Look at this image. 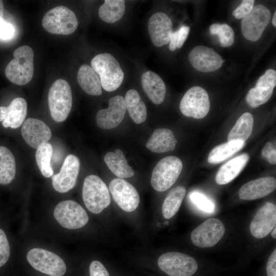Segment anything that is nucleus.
I'll list each match as a JSON object with an SVG mask.
<instances>
[{
    "label": "nucleus",
    "mask_w": 276,
    "mask_h": 276,
    "mask_svg": "<svg viewBox=\"0 0 276 276\" xmlns=\"http://www.w3.org/2000/svg\"><path fill=\"white\" fill-rule=\"evenodd\" d=\"M13 57L5 68L6 77L14 84L25 85L33 76L34 52L30 47L22 45L14 51Z\"/></svg>",
    "instance_id": "f257e3e1"
},
{
    "label": "nucleus",
    "mask_w": 276,
    "mask_h": 276,
    "mask_svg": "<svg viewBox=\"0 0 276 276\" xmlns=\"http://www.w3.org/2000/svg\"><path fill=\"white\" fill-rule=\"evenodd\" d=\"M91 66L99 77L102 88L107 91L116 90L122 84L124 75L117 59L109 53L95 56Z\"/></svg>",
    "instance_id": "f03ea898"
},
{
    "label": "nucleus",
    "mask_w": 276,
    "mask_h": 276,
    "mask_svg": "<svg viewBox=\"0 0 276 276\" xmlns=\"http://www.w3.org/2000/svg\"><path fill=\"white\" fill-rule=\"evenodd\" d=\"M48 100L52 119L57 122L64 121L72 106V90L68 83L62 79L56 80L50 88Z\"/></svg>",
    "instance_id": "7ed1b4c3"
},
{
    "label": "nucleus",
    "mask_w": 276,
    "mask_h": 276,
    "mask_svg": "<svg viewBox=\"0 0 276 276\" xmlns=\"http://www.w3.org/2000/svg\"><path fill=\"white\" fill-rule=\"evenodd\" d=\"M82 198L86 208L91 213L99 214L110 203L109 190L98 176L90 175L84 179Z\"/></svg>",
    "instance_id": "20e7f679"
},
{
    "label": "nucleus",
    "mask_w": 276,
    "mask_h": 276,
    "mask_svg": "<svg viewBox=\"0 0 276 276\" xmlns=\"http://www.w3.org/2000/svg\"><path fill=\"white\" fill-rule=\"evenodd\" d=\"M42 25L51 34L66 35L76 31L78 21L72 10L65 6H60L50 9L44 14Z\"/></svg>",
    "instance_id": "39448f33"
},
{
    "label": "nucleus",
    "mask_w": 276,
    "mask_h": 276,
    "mask_svg": "<svg viewBox=\"0 0 276 276\" xmlns=\"http://www.w3.org/2000/svg\"><path fill=\"white\" fill-rule=\"evenodd\" d=\"M182 169V163L178 157L169 156L162 158L153 170L152 187L158 192L167 190L176 182Z\"/></svg>",
    "instance_id": "423d86ee"
},
{
    "label": "nucleus",
    "mask_w": 276,
    "mask_h": 276,
    "mask_svg": "<svg viewBox=\"0 0 276 276\" xmlns=\"http://www.w3.org/2000/svg\"><path fill=\"white\" fill-rule=\"evenodd\" d=\"M157 263L160 269L170 276H192L198 269L197 263L193 257L177 252L163 254Z\"/></svg>",
    "instance_id": "0eeeda50"
},
{
    "label": "nucleus",
    "mask_w": 276,
    "mask_h": 276,
    "mask_svg": "<svg viewBox=\"0 0 276 276\" xmlns=\"http://www.w3.org/2000/svg\"><path fill=\"white\" fill-rule=\"evenodd\" d=\"M27 259L35 269L51 276H62L66 272V265L59 256L42 248L31 249Z\"/></svg>",
    "instance_id": "6e6552de"
},
{
    "label": "nucleus",
    "mask_w": 276,
    "mask_h": 276,
    "mask_svg": "<svg viewBox=\"0 0 276 276\" xmlns=\"http://www.w3.org/2000/svg\"><path fill=\"white\" fill-rule=\"evenodd\" d=\"M271 13L265 6H254L251 11L241 22V29L244 37L248 40L255 42L262 36L270 22Z\"/></svg>",
    "instance_id": "1a4fd4ad"
},
{
    "label": "nucleus",
    "mask_w": 276,
    "mask_h": 276,
    "mask_svg": "<svg viewBox=\"0 0 276 276\" xmlns=\"http://www.w3.org/2000/svg\"><path fill=\"white\" fill-rule=\"evenodd\" d=\"M180 110L185 116L200 119L205 117L210 108L207 92L201 87L190 88L185 93L180 103Z\"/></svg>",
    "instance_id": "9d476101"
},
{
    "label": "nucleus",
    "mask_w": 276,
    "mask_h": 276,
    "mask_svg": "<svg viewBox=\"0 0 276 276\" xmlns=\"http://www.w3.org/2000/svg\"><path fill=\"white\" fill-rule=\"evenodd\" d=\"M54 216L63 227L77 229L85 226L88 216L85 210L77 202L71 200L60 202L55 207Z\"/></svg>",
    "instance_id": "9b49d317"
},
{
    "label": "nucleus",
    "mask_w": 276,
    "mask_h": 276,
    "mask_svg": "<svg viewBox=\"0 0 276 276\" xmlns=\"http://www.w3.org/2000/svg\"><path fill=\"white\" fill-rule=\"evenodd\" d=\"M225 227L217 218H210L198 225L191 233V239L195 246L208 248L215 246L222 238Z\"/></svg>",
    "instance_id": "f8f14e48"
},
{
    "label": "nucleus",
    "mask_w": 276,
    "mask_h": 276,
    "mask_svg": "<svg viewBox=\"0 0 276 276\" xmlns=\"http://www.w3.org/2000/svg\"><path fill=\"white\" fill-rule=\"evenodd\" d=\"M109 189L114 201L123 211H134L139 206L140 196L135 187L122 178L112 179Z\"/></svg>",
    "instance_id": "ddd939ff"
},
{
    "label": "nucleus",
    "mask_w": 276,
    "mask_h": 276,
    "mask_svg": "<svg viewBox=\"0 0 276 276\" xmlns=\"http://www.w3.org/2000/svg\"><path fill=\"white\" fill-rule=\"evenodd\" d=\"M275 85L276 72L269 69L258 79L255 87L249 89L245 98L246 102L253 108L264 104L271 98Z\"/></svg>",
    "instance_id": "4468645a"
},
{
    "label": "nucleus",
    "mask_w": 276,
    "mask_h": 276,
    "mask_svg": "<svg viewBox=\"0 0 276 276\" xmlns=\"http://www.w3.org/2000/svg\"><path fill=\"white\" fill-rule=\"evenodd\" d=\"M80 169V160L75 155H68L65 159L60 172L52 177V186L60 193L72 189L76 182Z\"/></svg>",
    "instance_id": "2eb2a0df"
},
{
    "label": "nucleus",
    "mask_w": 276,
    "mask_h": 276,
    "mask_svg": "<svg viewBox=\"0 0 276 276\" xmlns=\"http://www.w3.org/2000/svg\"><path fill=\"white\" fill-rule=\"evenodd\" d=\"M191 64L201 72H214L224 62L221 56L212 48L202 45L194 48L188 56Z\"/></svg>",
    "instance_id": "dca6fc26"
},
{
    "label": "nucleus",
    "mask_w": 276,
    "mask_h": 276,
    "mask_svg": "<svg viewBox=\"0 0 276 276\" xmlns=\"http://www.w3.org/2000/svg\"><path fill=\"white\" fill-rule=\"evenodd\" d=\"M126 111L124 98L120 95L113 97L108 101V108L98 111L97 124L102 129L114 128L121 123Z\"/></svg>",
    "instance_id": "f3484780"
},
{
    "label": "nucleus",
    "mask_w": 276,
    "mask_h": 276,
    "mask_svg": "<svg viewBox=\"0 0 276 276\" xmlns=\"http://www.w3.org/2000/svg\"><path fill=\"white\" fill-rule=\"evenodd\" d=\"M276 225V206L267 202L257 212L250 224V231L257 238L267 236Z\"/></svg>",
    "instance_id": "a211bd4d"
},
{
    "label": "nucleus",
    "mask_w": 276,
    "mask_h": 276,
    "mask_svg": "<svg viewBox=\"0 0 276 276\" xmlns=\"http://www.w3.org/2000/svg\"><path fill=\"white\" fill-rule=\"evenodd\" d=\"M21 132L25 142L34 149L47 143L52 136L50 127L44 122L34 118L24 121Z\"/></svg>",
    "instance_id": "6ab92c4d"
},
{
    "label": "nucleus",
    "mask_w": 276,
    "mask_h": 276,
    "mask_svg": "<svg viewBox=\"0 0 276 276\" xmlns=\"http://www.w3.org/2000/svg\"><path fill=\"white\" fill-rule=\"evenodd\" d=\"M148 29L151 41L156 47H162L170 42L173 24L166 13L160 12L153 14L148 21Z\"/></svg>",
    "instance_id": "aec40b11"
},
{
    "label": "nucleus",
    "mask_w": 276,
    "mask_h": 276,
    "mask_svg": "<svg viewBox=\"0 0 276 276\" xmlns=\"http://www.w3.org/2000/svg\"><path fill=\"white\" fill-rule=\"evenodd\" d=\"M27 113L26 101L22 98H16L8 106H0V122L5 128H17L22 125Z\"/></svg>",
    "instance_id": "412c9836"
},
{
    "label": "nucleus",
    "mask_w": 276,
    "mask_h": 276,
    "mask_svg": "<svg viewBox=\"0 0 276 276\" xmlns=\"http://www.w3.org/2000/svg\"><path fill=\"white\" fill-rule=\"evenodd\" d=\"M275 188L276 180L274 177H262L243 185L239 190V196L242 200H255L268 195Z\"/></svg>",
    "instance_id": "4be33fe9"
},
{
    "label": "nucleus",
    "mask_w": 276,
    "mask_h": 276,
    "mask_svg": "<svg viewBox=\"0 0 276 276\" xmlns=\"http://www.w3.org/2000/svg\"><path fill=\"white\" fill-rule=\"evenodd\" d=\"M143 88L155 104H160L164 100L166 93V85L162 78L152 71L144 73L141 79Z\"/></svg>",
    "instance_id": "5701e85b"
},
{
    "label": "nucleus",
    "mask_w": 276,
    "mask_h": 276,
    "mask_svg": "<svg viewBox=\"0 0 276 276\" xmlns=\"http://www.w3.org/2000/svg\"><path fill=\"white\" fill-rule=\"evenodd\" d=\"M249 158L248 154L243 153L225 163L220 168L216 174V183L222 185L232 181L244 169Z\"/></svg>",
    "instance_id": "b1692460"
},
{
    "label": "nucleus",
    "mask_w": 276,
    "mask_h": 276,
    "mask_svg": "<svg viewBox=\"0 0 276 276\" xmlns=\"http://www.w3.org/2000/svg\"><path fill=\"white\" fill-rule=\"evenodd\" d=\"M177 141L173 132L166 128H158L154 130L147 141L146 147L155 153H164L174 150Z\"/></svg>",
    "instance_id": "393cba45"
},
{
    "label": "nucleus",
    "mask_w": 276,
    "mask_h": 276,
    "mask_svg": "<svg viewBox=\"0 0 276 276\" xmlns=\"http://www.w3.org/2000/svg\"><path fill=\"white\" fill-rule=\"evenodd\" d=\"M77 81L87 94L93 96L102 94V86L97 74L93 68L87 64H83L77 73Z\"/></svg>",
    "instance_id": "a878e982"
},
{
    "label": "nucleus",
    "mask_w": 276,
    "mask_h": 276,
    "mask_svg": "<svg viewBox=\"0 0 276 276\" xmlns=\"http://www.w3.org/2000/svg\"><path fill=\"white\" fill-rule=\"evenodd\" d=\"M104 160L110 171L119 178L130 177L134 174L123 152L119 149L115 150L114 152H107Z\"/></svg>",
    "instance_id": "bb28decb"
},
{
    "label": "nucleus",
    "mask_w": 276,
    "mask_h": 276,
    "mask_svg": "<svg viewBox=\"0 0 276 276\" xmlns=\"http://www.w3.org/2000/svg\"><path fill=\"white\" fill-rule=\"evenodd\" d=\"M126 109L136 124H141L147 118V108L138 92L133 89L127 91L124 99Z\"/></svg>",
    "instance_id": "cd10ccee"
},
{
    "label": "nucleus",
    "mask_w": 276,
    "mask_h": 276,
    "mask_svg": "<svg viewBox=\"0 0 276 276\" xmlns=\"http://www.w3.org/2000/svg\"><path fill=\"white\" fill-rule=\"evenodd\" d=\"M245 145V142L237 140L227 142L214 148L210 152L208 161L210 164L220 163L240 151Z\"/></svg>",
    "instance_id": "c85d7f7f"
},
{
    "label": "nucleus",
    "mask_w": 276,
    "mask_h": 276,
    "mask_svg": "<svg viewBox=\"0 0 276 276\" xmlns=\"http://www.w3.org/2000/svg\"><path fill=\"white\" fill-rule=\"evenodd\" d=\"M254 125V118L249 112H245L237 120L236 124L229 132L227 141L239 140L244 142L251 134Z\"/></svg>",
    "instance_id": "c756f323"
},
{
    "label": "nucleus",
    "mask_w": 276,
    "mask_h": 276,
    "mask_svg": "<svg viewBox=\"0 0 276 276\" xmlns=\"http://www.w3.org/2000/svg\"><path fill=\"white\" fill-rule=\"evenodd\" d=\"M15 173V160L13 154L7 147L0 146V185L10 183Z\"/></svg>",
    "instance_id": "7c9ffc66"
},
{
    "label": "nucleus",
    "mask_w": 276,
    "mask_h": 276,
    "mask_svg": "<svg viewBox=\"0 0 276 276\" xmlns=\"http://www.w3.org/2000/svg\"><path fill=\"white\" fill-rule=\"evenodd\" d=\"M125 11V2L123 0H106L100 6L98 13L100 18L105 22L113 23L123 16Z\"/></svg>",
    "instance_id": "2f4dec72"
},
{
    "label": "nucleus",
    "mask_w": 276,
    "mask_h": 276,
    "mask_svg": "<svg viewBox=\"0 0 276 276\" xmlns=\"http://www.w3.org/2000/svg\"><path fill=\"white\" fill-rule=\"evenodd\" d=\"M186 192L183 186H177L168 194L162 206V213L166 219L174 216L179 209Z\"/></svg>",
    "instance_id": "473e14b6"
},
{
    "label": "nucleus",
    "mask_w": 276,
    "mask_h": 276,
    "mask_svg": "<svg viewBox=\"0 0 276 276\" xmlns=\"http://www.w3.org/2000/svg\"><path fill=\"white\" fill-rule=\"evenodd\" d=\"M53 154L52 145L47 142L37 149L35 159L38 167L42 175L45 177H50L54 173L51 159Z\"/></svg>",
    "instance_id": "72a5a7b5"
},
{
    "label": "nucleus",
    "mask_w": 276,
    "mask_h": 276,
    "mask_svg": "<svg viewBox=\"0 0 276 276\" xmlns=\"http://www.w3.org/2000/svg\"><path fill=\"white\" fill-rule=\"evenodd\" d=\"M192 202L200 211L206 213H212L215 210L214 203L206 196L197 191L190 194Z\"/></svg>",
    "instance_id": "f704fd0d"
},
{
    "label": "nucleus",
    "mask_w": 276,
    "mask_h": 276,
    "mask_svg": "<svg viewBox=\"0 0 276 276\" xmlns=\"http://www.w3.org/2000/svg\"><path fill=\"white\" fill-rule=\"evenodd\" d=\"M221 47L227 48L231 46L234 42V32L229 25L226 24L220 25L217 33Z\"/></svg>",
    "instance_id": "c9c22d12"
},
{
    "label": "nucleus",
    "mask_w": 276,
    "mask_h": 276,
    "mask_svg": "<svg viewBox=\"0 0 276 276\" xmlns=\"http://www.w3.org/2000/svg\"><path fill=\"white\" fill-rule=\"evenodd\" d=\"M10 255V245L4 232L0 228V267L6 263Z\"/></svg>",
    "instance_id": "e433bc0d"
},
{
    "label": "nucleus",
    "mask_w": 276,
    "mask_h": 276,
    "mask_svg": "<svg viewBox=\"0 0 276 276\" xmlns=\"http://www.w3.org/2000/svg\"><path fill=\"white\" fill-rule=\"evenodd\" d=\"M255 1L243 0L233 11V14L237 19H242L246 16L254 7Z\"/></svg>",
    "instance_id": "4c0bfd02"
},
{
    "label": "nucleus",
    "mask_w": 276,
    "mask_h": 276,
    "mask_svg": "<svg viewBox=\"0 0 276 276\" xmlns=\"http://www.w3.org/2000/svg\"><path fill=\"white\" fill-rule=\"evenodd\" d=\"M262 155L269 163L276 164L275 146L271 142H267L262 151Z\"/></svg>",
    "instance_id": "58836bf2"
},
{
    "label": "nucleus",
    "mask_w": 276,
    "mask_h": 276,
    "mask_svg": "<svg viewBox=\"0 0 276 276\" xmlns=\"http://www.w3.org/2000/svg\"><path fill=\"white\" fill-rule=\"evenodd\" d=\"M15 29L13 26L4 19L0 22V38L8 40L12 38L14 34Z\"/></svg>",
    "instance_id": "ea45409f"
},
{
    "label": "nucleus",
    "mask_w": 276,
    "mask_h": 276,
    "mask_svg": "<svg viewBox=\"0 0 276 276\" xmlns=\"http://www.w3.org/2000/svg\"><path fill=\"white\" fill-rule=\"evenodd\" d=\"M90 276H109L104 265L98 261H93L89 266Z\"/></svg>",
    "instance_id": "a19ab883"
},
{
    "label": "nucleus",
    "mask_w": 276,
    "mask_h": 276,
    "mask_svg": "<svg viewBox=\"0 0 276 276\" xmlns=\"http://www.w3.org/2000/svg\"><path fill=\"white\" fill-rule=\"evenodd\" d=\"M267 276H276V249L270 256L266 265Z\"/></svg>",
    "instance_id": "79ce46f5"
},
{
    "label": "nucleus",
    "mask_w": 276,
    "mask_h": 276,
    "mask_svg": "<svg viewBox=\"0 0 276 276\" xmlns=\"http://www.w3.org/2000/svg\"><path fill=\"white\" fill-rule=\"evenodd\" d=\"M190 32V27L182 26L178 29L177 48H180L186 40Z\"/></svg>",
    "instance_id": "37998d69"
},
{
    "label": "nucleus",
    "mask_w": 276,
    "mask_h": 276,
    "mask_svg": "<svg viewBox=\"0 0 276 276\" xmlns=\"http://www.w3.org/2000/svg\"><path fill=\"white\" fill-rule=\"evenodd\" d=\"M178 30L176 31L173 32L172 33L169 43V49L171 51H175L177 48L178 43Z\"/></svg>",
    "instance_id": "c03bdc74"
},
{
    "label": "nucleus",
    "mask_w": 276,
    "mask_h": 276,
    "mask_svg": "<svg viewBox=\"0 0 276 276\" xmlns=\"http://www.w3.org/2000/svg\"><path fill=\"white\" fill-rule=\"evenodd\" d=\"M4 5L2 1L0 0V22L4 19Z\"/></svg>",
    "instance_id": "a18cd8bd"
},
{
    "label": "nucleus",
    "mask_w": 276,
    "mask_h": 276,
    "mask_svg": "<svg viewBox=\"0 0 276 276\" xmlns=\"http://www.w3.org/2000/svg\"><path fill=\"white\" fill-rule=\"evenodd\" d=\"M272 22L274 27H276V12L275 11L274 12V13L272 17Z\"/></svg>",
    "instance_id": "49530a36"
},
{
    "label": "nucleus",
    "mask_w": 276,
    "mask_h": 276,
    "mask_svg": "<svg viewBox=\"0 0 276 276\" xmlns=\"http://www.w3.org/2000/svg\"><path fill=\"white\" fill-rule=\"evenodd\" d=\"M271 236L274 238H276V227H275L272 231H271Z\"/></svg>",
    "instance_id": "de8ad7c7"
},
{
    "label": "nucleus",
    "mask_w": 276,
    "mask_h": 276,
    "mask_svg": "<svg viewBox=\"0 0 276 276\" xmlns=\"http://www.w3.org/2000/svg\"><path fill=\"white\" fill-rule=\"evenodd\" d=\"M165 224H168V222H166Z\"/></svg>",
    "instance_id": "09e8293b"
}]
</instances>
